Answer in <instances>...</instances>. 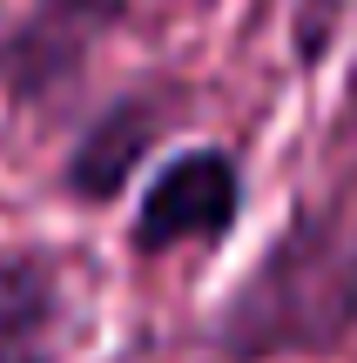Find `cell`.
Instances as JSON below:
<instances>
[{
  "instance_id": "5",
  "label": "cell",
  "mask_w": 357,
  "mask_h": 363,
  "mask_svg": "<svg viewBox=\"0 0 357 363\" xmlns=\"http://www.w3.org/2000/svg\"><path fill=\"white\" fill-rule=\"evenodd\" d=\"M54 303H61V289H54L48 262L0 256V350H7V343H27L34 330H48Z\"/></svg>"
},
{
  "instance_id": "1",
  "label": "cell",
  "mask_w": 357,
  "mask_h": 363,
  "mask_svg": "<svg viewBox=\"0 0 357 363\" xmlns=\"http://www.w3.org/2000/svg\"><path fill=\"white\" fill-rule=\"evenodd\" d=\"M344 337H357V216L310 208L236 283L216 323V343L236 363H270L324 357Z\"/></svg>"
},
{
  "instance_id": "3",
  "label": "cell",
  "mask_w": 357,
  "mask_h": 363,
  "mask_svg": "<svg viewBox=\"0 0 357 363\" xmlns=\"http://www.w3.org/2000/svg\"><path fill=\"white\" fill-rule=\"evenodd\" d=\"M162 128H169V108H162V94H128V101H115V108H108V115L75 142L67 189L88 195V202L121 195V182H128L135 162H142L148 148L162 142Z\"/></svg>"
},
{
  "instance_id": "4",
  "label": "cell",
  "mask_w": 357,
  "mask_h": 363,
  "mask_svg": "<svg viewBox=\"0 0 357 363\" xmlns=\"http://www.w3.org/2000/svg\"><path fill=\"white\" fill-rule=\"evenodd\" d=\"M88 7V0H40V13L21 27V34L0 40V74L13 81L21 94L48 88L54 74H67V67L81 61V34L67 27V13Z\"/></svg>"
},
{
  "instance_id": "2",
  "label": "cell",
  "mask_w": 357,
  "mask_h": 363,
  "mask_svg": "<svg viewBox=\"0 0 357 363\" xmlns=\"http://www.w3.org/2000/svg\"><path fill=\"white\" fill-rule=\"evenodd\" d=\"M236 208H243L236 162L223 148H189V155H175L169 169L148 182L128 242L142 256H162V249H182V242H216V235H229Z\"/></svg>"
},
{
  "instance_id": "6",
  "label": "cell",
  "mask_w": 357,
  "mask_h": 363,
  "mask_svg": "<svg viewBox=\"0 0 357 363\" xmlns=\"http://www.w3.org/2000/svg\"><path fill=\"white\" fill-rule=\"evenodd\" d=\"M0 363H40V357H0Z\"/></svg>"
}]
</instances>
